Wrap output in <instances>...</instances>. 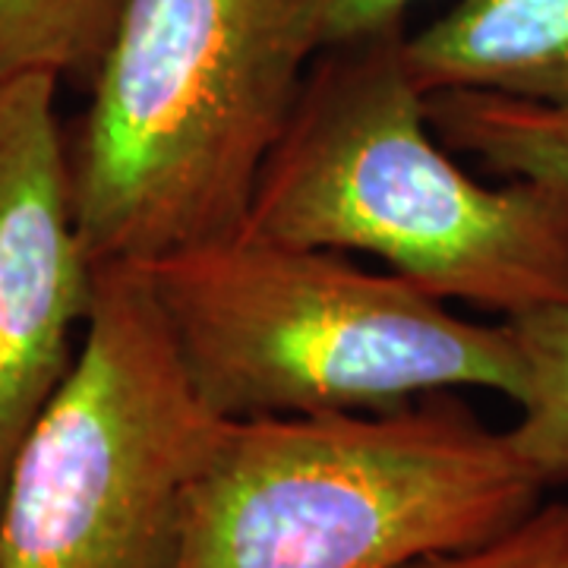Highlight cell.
Here are the masks:
<instances>
[{
    "mask_svg": "<svg viewBox=\"0 0 568 568\" xmlns=\"http://www.w3.org/2000/svg\"><path fill=\"white\" fill-rule=\"evenodd\" d=\"M222 426L140 265H95L77 361L0 489V568H178L186 499Z\"/></svg>",
    "mask_w": 568,
    "mask_h": 568,
    "instance_id": "obj_5",
    "label": "cell"
},
{
    "mask_svg": "<svg viewBox=\"0 0 568 568\" xmlns=\"http://www.w3.org/2000/svg\"><path fill=\"white\" fill-rule=\"evenodd\" d=\"M402 568H568V499H540L480 544L429 552Z\"/></svg>",
    "mask_w": 568,
    "mask_h": 568,
    "instance_id": "obj_11",
    "label": "cell"
},
{
    "mask_svg": "<svg viewBox=\"0 0 568 568\" xmlns=\"http://www.w3.org/2000/svg\"><path fill=\"white\" fill-rule=\"evenodd\" d=\"M405 36L316 54L244 231L369 253L446 304L506 320L568 304V186L465 171L429 123Z\"/></svg>",
    "mask_w": 568,
    "mask_h": 568,
    "instance_id": "obj_1",
    "label": "cell"
},
{
    "mask_svg": "<svg viewBox=\"0 0 568 568\" xmlns=\"http://www.w3.org/2000/svg\"><path fill=\"white\" fill-rule=\"evenodd\" d=\"M58 85L48 73L0 80V489L77 361L95 294Z\"/></svg>",
    "mask_w": 568,
    "mask_h": 568,
    "instance_id": "obj_6",
    "label": "cell"
},
{
    "mask_svg": "<svg viewBox=\"0 0 568 568\" xmlns=\"http://www.w3.org/2000/svg\"><path fill=\"white\" fill-rule=\"evenodd\" d=\"M525 357V392L508 443L544 487L568 484V304L506 320Z\"/></svg>",
    "mask_w": 568,
    "mask_h": 568,
    "instance_id": "obj_9",
    "label": "cell"
},
{
    "mask_svg": "<svg viewBox=\"0 0 568 568\" xmlns=\"http://www.w3.org/2000/svg\"><path fill=\"white\" fill-rule=\"evenodd\" d=\"M316 54V0H126L67 133L92 263L244 231Z\"/></svg>",
    "mask_w": 568,
    "mask_h": 568,
    "instance_id": "obj_2",
    "label": "cell"
},
{
    "mask_svg": "<svg viewBox=\"0 0 568 568\" xmlns=\"http://www.w3.org/2000/svg\"><path fill=\"white\" fill-rule=\"evenodd\" d=\"M417 3L420 0H316L320 51L405 29V17Z\"/></svg>",
    "mask_w": 568,
    "mask_h": 568,
    "instance_id": "obj_12",
    "label": "cell"
},
{
    "mask_svg": "<svg viewBox=\"0 0 568 568\" xmlns=\"http://www.w3.org/2000/svg\"><path fill=\"white\" fill-rule=\"evenodd\" d=\"M140 272L190 386L224 420L388 410L462 388L508 402L525 392L511 325L458 316L342 250L237 231Z\"/></svg>",
    "mask_w": 568,
    "mask_h": 568,
    "instance_id": "obj_4",
    "label": "cell"
},
{
    "mask_svg": "<svg viewBox=\"0 0 568 568\" xmlns=\"http://www.w3.org/2000/svg\"><path fill=\"white\" fill-rule=\"evenodd\" d=\"M126 0H0V80L48 73L89 85Z\"/></svg>",
    "mask_w": 568,
    "mask_h": 568,
    "instance_id": "obj_10",
    "label": "cell"
},
{
    "mask_svg": "<svg viewBox=\"0 0 568 568\" xmlns=\"http://www.w3.org/2000/svg\"><path fill=\"white\" fill-rule=\"evenodd\" d=\"M544 489L458 392L224 420L186 499L178 568H402L499 534Z\"/></svg>",
    "mask_w": 568,
    "mask_h": 568,
    "instance_id": "obj_3",
    "label": "cell"
},
{
    "mask_svg": "<svg viewBox=\"0 0 568 568\" xmlns=\"http://www.w3.org/2000/svg\"><path fill=\"white\" fill-rule=\"evenodd\" d=\"M405 58L426 95L474 89L568 108V0H458L407 32Z\"/></svg>",
    "mask_w": 568,
    "mask_h": 568,
    "instance_id": "obj_7",
    "label": "cell"
},
{
    "mask_svg": "<svg viewBox=\"0 0 568 568\" xmlns=\"http://www.w3.org/2000/svg\"><path fill=\"white\" fill-rule=\"evenodd\" d=\"M426 111L436 136L489 174L568 186V108L446 89L429 95Z\"/></svg>",
    "mask_w": 568,
    "mask_h": 568,
    "instance_id": "obj_8",
    "label": "cell"
}]
</instances>
